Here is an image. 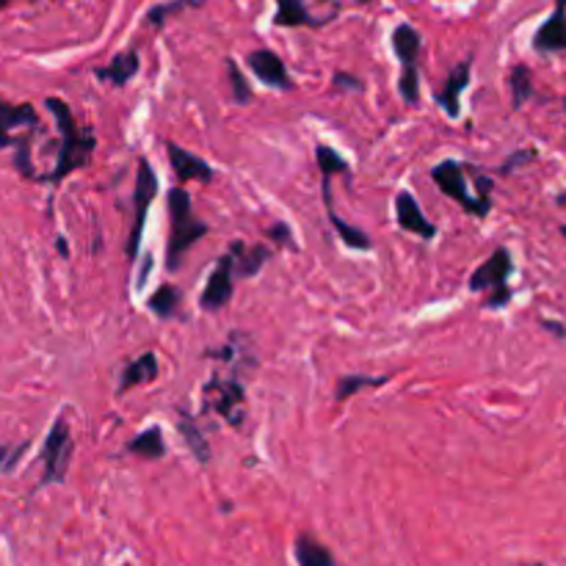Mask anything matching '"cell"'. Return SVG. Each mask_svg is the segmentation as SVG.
Instances as JSON below:
<instances>
[{
  "label": "cell",
  "instance_id": "6da1fadb",
  "mask_svg": "<svg viewBox=\"0 0 566 566\" xmlns=\"http://www.w3.org/2000/svg\"><path fill=\"white\" fill-rule=\"evenodd\" d=\"M45 106L50 108V114L56 117V125H59L61 150H59V164H56V169L50 172L47 177H42V180L61 182L67 175H70V172L89 166V161H92V152H94V135L89 133V130H78L75 117H72L70 106H67L64 99L50 97Z\"/></svg>",
  "mask_w": 566,
  "mask_h": 566
},
{
  "label": "cell",
  "instance_id": "7a4b0ae2",
  "mask_svg": "<svg viewBox=\"0 0 566 566\" xmlns=\"http://www.w3.org/2000/svg\"><path fill=\"white\" fill-rule=\"evenodd\" d=\"M169 216H172V235L169 246H166V269L177 271L182 266V257L186 251L208 233L202 222L193 216L191 197H188L182 188H175L169 193Z\"/></svg>",
  "mask_w": 566,
  "mask_h": 566
},
{
  "label": "cell",
  "instance_id": "3957f363",
  "mask_svg": "<svg viewBox=\"0 0 566 566\" xmlns=\"http://www.w3.org/2000/svg\"><path fill=\"white\" fill-rule=\"evenodd\" d=\"M392 50L401 61V78H398V92L409 106H417L421 99V54L423 39L415 25L401 23L392 31Z\"/></svg>",
  "mask_w": 566,
  "mask_h": 566
},
{
  "label": "cell",
  "instance_id": "277c9868",
  "mask_svg": "<svg viewBox=\"0 0 566 566\" xmlns=\"http://www.w3.org/2000/svg\"><path fill=\"white\" fill-rule=\"evenodd\" d=\"M511 255H508L506 246L492 251V257L484 266L475 269V274L470 276V291L475 293H490L486 296V307L490 310H500L511 302V287H508V276H511Z\"/></svg>",
  "mask_w": 566,
  "mask_h": 566
},
{
  "label": "cell",
  "instance_id": "5b68a950",
  "mask_svg": "<svg viewBox=\"0 0 566 566\" xmlns=\"http://www.w3.org/2000/svg\"><path fill=\"white\" fill-rule=\"evenodd\" d=\"M72 459V432L70 421L59 417L42 445V484H59L67 479Z\"/></svg>",
  "mask_w": 566,
  "mask_h": 566
},
{
  "label": "cell",
  "instance_id": "8992f818",
  "mask_svg": "<svg viewBox=\"0 0 566 566\" xmlns=\"http://www.w3.org/2000/svg\"><path fill=\"white\" fill-rule=\"evenodd\" d=\"M158 193V177L152 172V166L146 161H139V175H135V191H133V227L128 233V260L133 263L139 257L141 238H144V224H146V211H150L152 199Z\"/></svg>",
  "mask_w": 566,
  "mask_h": 566
},
{
  "label": "cell",
  "instance_id": "52a82bcc",
  "mask_svg": "<svg viewBox=\"0 0 566 566\" xmlns=\"http://www.w3.org/2000/svg\"><path fill=\"white\" fill-rule=\"evenodd\" d=\"M432 177H434V182L443 188L445 197H450L453 202H459L461 208L470 213V216L484 219L486 213H490L492 202H481L479 197H473V193L468 191V177H464V166H461L459 161H443V164L434 166Z\"/></svg>",
  "mask_w": 566,
  "mask_h": 566
},
{
  "label": "cell",
  "instance_id": "ba28073f",
  "mask_svg": "<svg viewBox=\"0 0 566 566\" xmlns=\"http://www.w3.org/2000/svg\"><path fill=\"white\" fill-rule=\"evenodd\" d=\"M204 398L208 406H213L229 426H240L244 423V387L238 379H219L213 376L204 387Z\"/></svg>",
  "mask_w": 566,
  "mask_h": 566
},
{
  "label": "cell",
  "instance_id": "9c48e42d",
  "mask_svg": "<svg viewBox=\"0 0 566 566\" xmlns=\"http://www.w3.org/2000/svg\"><path fill=\"white\" fill-rule=\"evenodd\" d=\"M233 291H235V263H233V255H224L222 260H219V266L213 269V274L208 276V285H204L202 291V307L208 313H216L222 310L224 304L233 298Z\"/></svg>",
  "mask_w": 566,
  "mask_h": 566
},
{
  "label": "cell",
  "instance_id": "30bf717a",
  "mask_svg": "<svg viewBox=\"0 0 566 566\" xmlns=\"http://www.w3.org/2000/svg\"><path fill=\"white\" fill-rule=\"evenodd\" d=\"M246 64H249V70L255 72V75L260 78L266 86L280 89V92H291L293 89L291 72H287L285 61H282L274 50H266V47H260V50H251V54L246 56Z\"/></svg>",
  "mask_w": 566,
  "mask_h": 566
},
{
  "label": "cell",
  "instance_id": "8fae6325",
  "mask_svg": "<svg viewBox=\"0 0 566 566\" xmlns=\"http://www.w3.org/2000/svg\"><path fill=\"white\" fill-rule=\"evenodd\" d=\"M533 50L544 56L566 50V0H555L553 14L533 34Z\"/></svg>",
  "mask_w": 566,
  "mask_h": 566
},
{
  "label": "cell",
  "instance_id": "7c38bea8",
  "mask_svg": "<svg viewBox=\"0 0 566 566\" xmlns=\"http://www.w3.org/2000/svg\"><path fill=\"white\" fill-rule=\"evenodd\" d=\"M396 216H398V224H401L406 233L421 235V238H426V240H432L434 235H437V227L428 222L426 213H423V208L417 204V199L412 197L409 191H401L396 197Z\"/></svg>",
  "mask_w": 566,
  "mask_h": 566
},
{
  "label": "cell",
  "instance_id": "4fadbf2b",
  "mask_svg": "<svg viewBox=\"0 0 566 566\" xmlns=\"http://www.w3.org/2000/svg\"><path fill=\"white\" fill-rule=\"evenodd\" d=\"M470 67H473V61H461L459 67H453V72L448 75V81H445V86L437 92V103L439 108H443L445 114H448L450 119H456L461 114V94H464V89L470 86Z\"/></svg>",
  "mask_w": 566,
  "mask_h": 566
},
{
  "label": "cell",
  "instance_id": "5bb4252c",
  "mask_svg": "<svg viewBox=\"0 0 566 566\" xmlns=\"http://www.w3.org/2000/svg\"><path fill=\"white\" fill-rule=\"evenodd\" d=\"M166 152H169V164L172 169H175L177 180H199V182H211L213 180V169L211 164H204L202 158H197L193 152H186L180 144H172L166 146Z\"/></svg>",
  "mask_w": 566,
  "mask_h": 566
},
{
  "label": "cell",
  "instance_id": "9a60e30c",
  "mask_svg": "<svg viewBox=\"0 0 566 566\" xmlns=\"http://www.w3.org/2000/svg\"><path fill=\"white\" fill-rule=\"evenodd\" d=\"M36 122H39V117H36V108L31 103H20V106L0 103V146L14 144L12 130L36 128Z\"/></svg>",
  "mask_w": 566,
  "mask_h": 566
},
{
  "label": "cell",
  "instance_id": "2e32d148",
  "mask_svg": "<svg viewBox=\"0 0 566 566\" xmlns=\"http://www.w3.org/2000/svg\"><path fill=\"white\" fill-rule=\"evenodd\" d=\"M323 202H327V213H329V222H332V227L338 229L340 240H343L349 249H356V251H368L370 249V238L363 233V229L351 227V224H345L343 219L334 213V204H332V180L329 177H323Z\"/></svg>",
  "mask_w": 566,
  "mask_h": 566
},
{
  "label": "cell",
  "instance_id": "e0dca14e",
  "mask_svg": "<svg viewBox=\"0 0 566 566\" xmlns=\"http://www.w3.org/2000/svg\"><path fill=\"white\" fill-rule=\"evenodd\" d=\"M139 67H141L139 54H135V50H125V54L114 56L111 64L99 67L94 75H97L99 81L111 83V86H128V81H133Z\"/></svg>",
  "mask_w": 566,
  "mask_h": 566
},
{
  "label": "cell",
  "instance_id": "ac0fdd59",
  "mask_svg": "<svg viewBox=\"0 0 566 566\" xmlns=\"http://www.w3.org/2000/svg\"><path fill=\"white\" fill-rule=\"evenodd\" d=\"M155 376H158V356L152 354V351H146V354H141L139 359H133V363L122 370V379H119V396L133 390V387L144 385V381H152Z\"/></svg>",
  "mask_w": 566,
  "mask_h": 566
},
{
  "label": "cell",
  "instance_id": "d6986e66",
  "mask_svg": "<svg viewBox=\"0 0 566 566\" xmlns=\"http://www.w3.org/2000/svg\"><path fill=\"white\" fill-rule=\"evenodd\" d=\"M274 25L280 28H302V25H323V20H316L307 9L304 0H276V14H274Z\"/></svg>",
  "mask_w": 566,
  "mask_h": 566
},
{
  "label": "cell",
  "instance_id": "ffe728a7",
  "mask_svg": "<svg viewBox=\"0 0 566 566\" xmlns=\"http://www.w3.org/2000/svg\"><path fill=\"white\" fill-rule=\"evenodd\" d=\"M229 255H233V263H235V274L238 276H255L257 271L263 269V263L269 260V249L266 246H244L238 240V244H233V249H229Z\"/></svg>",
  "mask_w": 566,
  "mask_h": 566
},
{
  "label": "cell",
  "instance_id": "44dd1931",
  "mask_svg": "<svg viewBox=\"0 0 566 566\" xmlns=\"http://www.w3.org/2000/svg\"><path fill=\"white\" fill-rule=\"evenodd\" d=\"M128 453L141 456V459H161L166 453V443H164V432L158 426L144 428L141 434H135L133 443L128 445Z\"/></svg>",
  "mask_w": 566,
  "mask_h": 566
},
{
  "label": "cell",
  "instance_id": "7402d4cb",
  "mask_svg": "<svg viewBox=\"0 0 566 566\" xmlns=\"http://www.w3.org/2000/svg\"><path fill=\"white\" fill-rule=\"evenodd\" d=\"M296 561L298 566H334V555L329 553V547L307 533L296 539Z\"/></svg>",
  "mask_w": 566,
  "mask_h": 566
},
{
  "label": "cell",
  "instance_id": "603a6c76",
  "mask_svg": "<svg viewBox=\"0 0 566 566\" xmlns=\"http://www.w3.org/2000/svg\"><path fill=\"white\" fill-rule=\"evenodd\" d=\"M508 86H511V103L514 108H522L533 94V75L526 64H517L508 75Z\"/></svg>",
  "mask_w": 566,
  "mask_h": 566
},
{
  "label": "cell",
  "instance_id": "cb8c5ba5",
  "mask_svg": "<svg viewBox=\"0 0 566 566\" xmlns=\"http://www.w3.org/2000/svg\"><path fill=\"white\" fill-rule=\"evenodd\" d=\"M177 307H180V291L175 285H161L150 296V310L158 318L177 316Z\"/></svg>",
  "mask_w": 566,
  "mask_h": 566
},
{
  "label": "cell",
  "instance_id": "d4e9b609",
  "mask_svg": "<svg viewBox=\"0 0 566 566\" xmlns=\"http://www.w3.org/2000/svg\"><path fill=\"white\" fill-rule=\"evenodd\" d=\"M180 434L186 437V445L193 450V456H197L199 461L211 459V448H208V443H204L202 432H199L197 423H193V417L186 415V412L180 415Z\"/></svg>",
  "mask_w": 566,
  "mask_h": 566
},
{
  "label": "cell",
  "instance_id": "484cf974",
  "mask_svg": "<svg viewBox=\"0 0 566 566\" xmlns=\"http://www.w3.org/2000/svg\"><path fill=\"white\" fill-rule=\"evenodd\" d=\"M191 7H199V0H166V3H158V7H152L150 12H146V23H150L152 28H164L166 20Z\"/></svg>",
  "mask_w": 566,
  "mask_h": 566
},
{
  "label": "cell",
  "instance_id": "4316f807",
  "mask_svg": "<svg viewBox=\"0 0 566 566\" xmlns=\"http://www.w3.org/2000/svg\"><path fill=\"white\" fill-rule=\"evenodd\" d=\"M316 158H318V166H321V175L329 177V180H332V177L338 175V172H349V161L340 158V155L332 150V146L318 144Z\"/></svg>",
  "mask_w": 566,
  "mask_h": 566
},
{
  "label": "cell",
  "instance_id": "83f0119b",
  "mask_svg": "<svg viewBox=\"0 0 566 566\" xmlns=\"http://www.w3.org/2000/svg\"><path fill=\"white\" fill-rule=\"evenodd\" d=\"M387 379H370V376H345L343 381L338 385V401H345V398L356 396V390H363V387H379L385 385Z\"/></svg>",
  "mask_w": 566,
  "mask_h": 566
},
{
  "label": "cell",
  "instance_id": "f1b7e54d",
  "mask_svg": "<svg viewBox=\"0 0 566 566\" xmlns=\"http://www.w3.org/2000/svg\"><path fill=\"white\" fill-rule=\"evenodd\" d=\"M227 72H229V83H233V97L238 99V103H249L251 89H249L244 72L238 70V64H235V61H227Z\"/></svg>",
  "mask_w": 566,
  "mask_h": 566
},
{
  "label": "cell",
  "instance_id": "f546056e",
  "mask_svg": "<svg viewBox=\"0 0 566 566\" xmlns=\"http://www.w3.org/2000/svg\"><path fill=\"white\" fill-rule=\"evenodd\" d=\"M334 86H338V89H354V92H363V81H356V78L345 75V72H338V75H334Z\"/></svg>",
  "mask_w": 566,
  "mask_h": 566
},
{
  "label": "cell",
  "instance_id": "4dcf8cb0",
  "mask_svg": "<svg viewBox=\"0 0 566 566\" xmlns=\"http://www.w3.org/2000/svg\"><path fill=\"white\" fill-rule=\"evenodd\" d=\"M528 161H533V150H520V152H517V155H511V158H508L506 166H503V175H506V172H511L514 166L528 164Z\"/></svg>",
  "mask_w": 566,
  "mask_h": 566
},
{
  "label": "cell",
  "instance_id": "1f68e13d",
  "mask_svg": "<svg viewBox=\"0 0 566 566\" xmlns=\"http://www.w3.org/2000/svg\"><path fill=\"white\" fill-rule=\"evenodd\" d=\"M271 238H276V244L291 246V229L285 224H276V227H271Z\"/></svg>",
  "mask_w": 566,
  "mask_h": 566
},
{
  "label": "cell",
  "instance_id": "d6a6232c",
  "mask_svg": "<svg viewBox=\"0 0 566 566\" xmlns=\"http://www.w3.org/2000/svg\"><path fill=\"white\" fill-rule=\"evenodd\" d=\"M542 323L550 329V332L555 334V338H561V340L566 338V327H564V323H555V321H542Z\"/></svg>",
  "mask_w": 566,
  "mask_h": 566
},
{
  "label": "cell",
  "instance_id": "836d02e7",
  "mask_svg": "<svg viewBox=\"0 0 566 566\" xmlns=\"http://www.w3.org/2000/svg\"><path fill=\"white\" fill-rule=\"evenodd\" d=\"M59 251H61V255H70V249H67V240L64 238H59Z\"/></svg>",
  "mask_w": 566,
  "mask_h": 566
},
{
  "label": "cell",
  "instance_id": "e575fe53",
  "mask_svg": "<svg viewBox=\"0 0 566 566\" xmlns=\"http://www.w3.org/2000/svg\"><path fill=\"white\" fill-rule=\"evenodd\" d=\"M9 3H12V0H0V9H3V7H9Z\"/></svg>",
  "mask_w": 566,
  "mask_h": 566
},
{
  "label": "cell",
  "instance_id": "d590c367",
  "mask_svg": "<svg viewBox=\"0 0 566 566\" xmlns=\"http://www.w3.org/2000/svg\"><path fill=\"white\" fill-rule=\"evenodd\" d=\"M561 235H564V238H566V227H561Z\"/></svg>",
  "mask_w": 566,
  "mask_h": 566
}]
</instances>
